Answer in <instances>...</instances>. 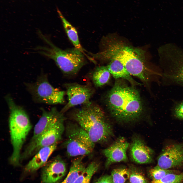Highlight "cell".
Instances as JSON below:
<instances>
[{"instance_id": "9", "label": "cell", "mask_w": 183, "mask_h": 183, "mask_svg": "<svg viewBox=\"0 0 183 183\" xmlns=\"http://www.w3.org/2000/svg\"><path fill=\"white\" fill-rule=\"evenodd\" d=\"M65 87L68 102L61 111L63 113L75 106L89 102L95 92L94 88L87 85L70 83L66 84Z\"/></svg>"}, {"instance_id": "16", "label": "cell", "mask_w": 183, "mask_h": 183, "mask_svg": "<svg viewBox=\"0 0 183 183\" xmlns=\"http://www.w3.org/2000/svg\"><path fill=\"white\" fill-rule=\"evenodd\" d=\"M106 66L114 78L125 79L133 86L139 85L140 84L135 81L128 71L124 65L119 61L111 59Z\"/></svg>"}, {"instance_id": "26", "label": "cell", "mask_w": 183, "mask_h": 183, "mask_svg": "<svg viewBox=\"0 0 183 183\" xmlns=\"http://www.w3.org/2000/svg\"><path fill=\"white\" fill-rule=\"evenodd\" d=\"M94 183H112L111 175H106L99 178Z\"/></svg>"}, {"instance_id": "3", "label": "cell", "mask_w": 183, "mask_h": 183, "mask_svg": "<svg viewBox=\"0 0 183 183\" xmlns=\"http://www.w3.org/2000/svg\"><path fill=\"white\" fill-rule=\"evenodd\" d=\"M71 117L87 133L95 144L106 141L113 135L112 126L103 110L90 102L74 110Z\"/></svg>"}, {"instance_id": "13", "label": "cell", "mask_w": 183, "mask_h": 183, "mask_svg": "<svg viewBox=\"0 0 183 183\" xmlns=\"http://www.w3.org/2000/svg\"><path fill=\"white\" fill-rule=\"evenodd\" d=\"M130 148L131 157L135 162L144 164L152 162L153 150L138 136L134 137Z\"/></svg>"}, {"instance_id": "17", "label": "cell", "mask_w": 183, "mask_h": 183, "mask_svg": "<svg viewBox=\"0 0 183 183\" xmlns=\"http://www.w3.org/2000/svg\"><path fill=\"white\" fill-rule=\"evenodd\" d=\"M57 11L68 37L74 48L82 52L90 60L91 57L86 54L85 52L86 51L83 48L80 44L78 32L75 28L66 19L58 8Z\"/></svg>"}, {"instance_id": "7", "label": "cell", "mask_w": 183, "mask_h": 183, "mask_svg": "<svg viewBox=\"0 0 183 183\" xmlns=\"http://www.w3.org/2000/svg\"><path fill=\"white\" fill-rule=\"evenodd\" d=\"M25 85L35 102L50 105L65 102L66 93L51 85L46 74L41 73L35 82L26 83Z\"/></svg>"}, {"instance_id": "22", "label": "cell", "mask_w": 183, "mask_h": 183, "mask_svg": "<svg viewBox=\"0 0 183 183\" xmlns=\"http://www.w3.org/2000/svg\"><path fill=\"white\" fill-rule=\"evenodd\" d=\"M149 173L152 180H157L161 179L168 174L177 173L175 170L162 168L157 165L150 169Z\"/></svg>"}, {"instance_id": "4", "label": "cell", "mask_w": 183, "mask_h": 183, "mask_svg": "<svg viewBox=\"0 0 183 183\" xmlns=\"http://www.w3.org/2000/svg\"><path fill=\"white\" fill-rule=\"evenodd\" d=\"M9 111V124L13 150L9 158L14 166L20 165L21 149L32 126L24 109L16 104L10 94L5 97Z\"/></svg>"}, {"instance_id": "19", "label": "cell", "mask_w": 183, "mask_h": 183, "mask_svg": "<svg viewBox=\"0 0 183 183\" xmlns=\"http://www.w3.org/2000/svg\"><path fill=\"white\" fill-rule=\"evenodd\" d=\"M111 74L107 67L102 66L97 67L92 75V81L95 85L99 87L107 83L110 79Z\"/></svg>"}, {"instance_id": "6", "label": "cell", "mask_w": 183, "mask_h": 183, "mask_svg": "<svg viewBox=\"0 0 183 183\" xmlns=\"http://www.w3.org/2000/svg\"><path fill=\"white\" fill-rule=\"evenodd\" d=\"M65 131L66 139L64 146L69 156L84 157L92 152L95 144L86 132L77 124H67Z\"/></svg>"}, {"instance_id": "5", "label": "cell", "mask_w": 183, "mask_h": 183, "mask_svg": "<svg viewBox=\"0 0 183 183\" xmlns=\"http://www.w3.org/2000/svg\"><path fill=\"white\" fill-rule=\"evenodd\" d=\"M37 34L47 45L38 46L34 50L40 54L53 60L65 74L75 75L86 63L85 55L75 48L63 50L55 45L49 37L40 30L38 31Z\"/></svg>"}, {"instance_id": "8", "label": "cell", "mask_w": 183, "mask_h": 183, "mask_svg": "<svg viewBox=\"0 0 183 183\" xmlns=\"http://www.w3.org/2000/svg\"><path fill=\"white\" fill-rule=\"evenodd\" d=\"M64 116L34 140L30 141L21 154V161L34 155L42 148L57 143L62 139L65 131Z\"/></svg>"}, {"instance_id": "14", "label": "cell", "mask_w": 183, "mask_h": 183, "mask_svg": "<svg viewBox=\"0 0 183 183\" xmlns=\"http://www.w3.org/2000/svg\"><path fill=\"white\" fill-rule=\"evenodd\" d=\"M42 115L35 125L31 141L36 138L59 119L64 116L61 111L59 112L55 107L47 111L41 108Z\"/></svg>"}, {"instance_id": "15", "label": "cell", "mask_w": 183, "mask_h": 183, "mask_svg": "<svg viewBox=\"0 0 183 183\" xmlns=\"http://www.w3.org/2000/svg\"><path fill=\"white\" fill-rule=\"evenodd\" d=\"M57 143L40 149L26 165L24 171L26 173H32L43 167L50 156L56 149Z\"/></svg>"}, {"instance_id": "18", "label": "cell", "mask_w": 183, "mask_h": 183, "mask_svg": "<svg viewBox=\"0 0 183 183\" xmlns=\"http://www.w3.org/2000/svg\"><path fill=\"white\" fill-rule=\"evenodd\" d=\"M83 157H77L73 160L67 176L60 183H73L83 173L86 167L83 162Z\"/></svg>"}, {"instance_id": "11", "label": "cell", "mask_w": 183, "mask_h": 183, "mask_svg": "<svg viewBox=\"0 0 183 183\" xmlns=\"http://www.w3.org/2000/svg\"><path fill=\"white\" fill-rule=\"evenodd\" d=\"M66 172L65 162L60 157H57L43 166L41 183H56L65 175Z\"/></svg>"}, {"instance_id": "21", "label": "cell", "mask_w": 183, "mask_h": 183, "mask_svg": "<svg viewBox=\"0 0 183 183\" xmlns=\"http://www.w3.org/2000/svg\"><path fill=\"white\" fill-rule=\"evenodd\" d=\"M130 173L129 170L125 168H120L113 170L111 176L112 183H125L129 179Z\"/></svg>"}, {"instance_id": "23", "label": "cell", "mask_w": 183, "mask_h": 183, "mask_svg": "<svg viewBox=\"0 0 183 183\" xmlns=\"http://www.w3.org/2000/svg\"><path fill=\"white\" fill-rule=\"evenodd\" d=\"M183 181V172L167 174L161 179L152 180L151 183H181Z\"/></svg>"}, {"instance_id": "10", "label": "cell", "mask_w": 183, "mask_h": 183, "mask_svg": "<svg viewBox=\"0 0 183 183\" xmlns=\"http://www.w3.org/2000/svg\"><path fill=\"white\" fill-rule=\"evenodd\" d=\"M157 165L166 169L183 167V145L175 144L165 147L158 158Z\"/></svg>"}, {"instance_id": "27", "label": "cell", "mask_w": 183, "mask_h": 183, "mask_svg": "<svg viewBox=\"0 0 183 183\" xmlns=\"http://www.w3.org/2000/svg\"><path fill=\"white\" fill-rule=\"evenodd\" d=\"M125 183H128V182H126Z\"/></svg>"}, {"instance_id": "20", "label": "cell", "mask_w": 183, "mask_h": 183, "mask_svg": "<svg viewBox=\"0 0 183 183\" xmlns=\"http://www.w3.org/2000/svg\"><path fill=\"white\" fill-rule=\"evenodd\" d=\"M99 167L98 163L93 161L85 168L83 173L73 183H90L92 178Z\"/></svg>"}, {"instance_id": "25", "label": "cell", "mask_w": 183, "mask_h": 183, "mask_svg": "<svg viewBox=\"0 0 183 183\" xmlns=\"http://www.w3.org/2000/svg\"><path fill=\"white\" fill-rule=\"evenodd\" d=\"M174 113L177 118L183 119V101L177 104L175 106Z\"/></svg>"}, {"instance_id": "1", "label": "cell", "mask_w": 183, "mask_h": 183, "mask_svg": "<svg viewBox=\"0 0 183 183\" xmlns=\"http://www.w3.org/2000/svg\"><path fill=\"white\" fill-rule=\"evenodd\" d=\"M103 41L104 48L102 50L95 54L89 53L93 59L101 60H117L131 75L138 77L144 83L148 82L150 75L145 65L142 50L112 38H105Z\"/></svg>"}, {"instance_id": "2", "label": "cell", "mask_w": 183, "mask_h": 183, "mask_svg": "<svg viewBox=\"0 0 183 183\" xmlns=\"http://www.w3.org/2000/svg\"><path fill=\"white\" fill-rule=\"evenodd\" d=\"M106 102L111 115L120 122L136 121L143 113V104L138 91L121 81L116 82L109 92Z\"/></svg>"}, {"instance_id": "12", "label": "cell", "mask_w": 183, "mask_h": 183, "mask_svg": "<svg viewBox=\"0 0 183 183\" xmlns=\"http://www.w3.org/2000/svg\"><path fill=\"white\" fill-rule=\"evenodd\" d=\"M129 146L128 142L121 138L104 149L102 152L106 158L105 166L109 167L115 163L127 161L128 158L126 152Z\"/></svg>"}, {"instance_id": "24", "label": "cell", "mask_w": 183, "mask_h": 183, "mask_svg": "<svg viewBox=\"0 0 183 183\" xmlns=\"http://www.w3.org/2000/svg\"><path fill=\"white\" fill-rule=\"evenodd\" d=\"M129 179L130 183H147L144 176L137 172H133L130 174Z\"/></svg>"}]
</instances>
